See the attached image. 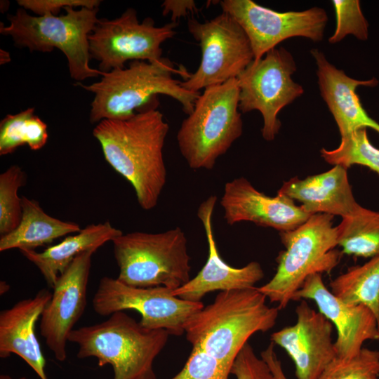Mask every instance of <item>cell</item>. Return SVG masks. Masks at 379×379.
<instances>
[{
    "label": "cell",
    "instance_id": "836d02e7",
    "mask_svg": "<svg viewBox=\"0 0 379 379\" xmlns=\"http://www.w3.org/2000/svg\"><path fill=\"white\" fill-rule=\"evenodd\" d=\"M163 15L171 14V22L197 11L196 3L192 0H166L161 4Z\"/></svg>",
    "mask_w": 379,
    "mask_h": 379
},
{
    "label": "cell",
    "instance_id": "7a4b0ae2",
    "mask_svg": "<svg viewBox=\"0 0 379 379\" xmlns=\"http://www.w3.org/2000/svg\"><path fill=\"white\" fill-rule=\"evenodd\" d=\"M266 299L255 286L219 292L211 304L188 318L187 340L231 370L248 338L276 324L279 310L269 307Z\"/></svg>",
    "mask_w": 379,
    "mask_h": 379
},
{
    "label": "cell",
    "instance_id": "d6986e66",
    "mask_svg": "<svg viewBox=\"0 0 379 379\" xmlns=\"http://www.w3.org/2000/svg\"><path fill=\"white\" fill-rule=\"evenodd\" d=\"M316 62L318 84L321 97L332 114L340 136L361 128H371L379 133V124L366 112L356 89L360 86L374 87L378 80H357L328 62L318 49L311 50Z\"/></svg>",
    "mask_w": 379,
    "mask_h": 379
},
{
    "label": "cell",
    "instance_id": "cb8c5ba5",
    "mask_svg": "<svg viewBox=\"0 0 379 379\" xmlns=\"http://www.w3.org/2000/svg\"><path fill=\"white\" fill-rule=\"evenodd\" d=\"M331 292L351 305H364L374 314L379 327V255L349 268L329 284Z\"/></svg>",
    "mask_w": 379,
    "mask_h": 379
},
{
    "label": "cell",
    "instance_id": "7402d4cb",
    "mask_svg": "<svg viewBox=\"0 0 379 379\" xmlns=\"http://www.w3.org/2000/svg\"><path fill=\"white\" fill-rule=\"evenodd\" d=\"M121 234V230L109 222L91 224L42 252L35 250L20 251L39 269L48 286L53 288L58 277L79 255L88 250L97 251Z\"/></svg>",
    "mask_w": 379,
    "mask_h": 379
},
{
    "label": "cell",
    "instance_id": "d590c367",
    "mask_svg": "<svg viewBox=\"0 0 379 379\" xmlns=\"http://www.w3.org/2000/svg\"><path fill=\"white\" fill-rule=\"evenodd\" d=\"M1 65L8 62L11 60L9 53L7 51L1 49Z\"/></svg>",
    "mask_w": 379,
    "mask_h": 379
},
{
    "label": "cell",
    "instance_id": "83f0119b",
    "mask_svg": "<svg viewBox=\"0 0 379 379\" xmlns=\"http://www.w3.org/2000/svg\"><path fill=\"white\" fill-rule=\"evenodd\" d=\"M25 172L12 165L0 175V235H6L19 225L22 216L19 189L26 184Z\"/></svg>",
    "mask_w": 379,
    "mask_h": 379
},
{
    "label": "cell",
    "instance_id": "d4e9b609",
    "mask_svg": "<svg viewBox=\"0 0 379 379\" xmlns=\"http://www.w3.org/2000/svg\"><path fill=\"white\" fill-rule=\"evenodd\" d=\"M336 227L343 254L371 258L379 255V212L361 206Z\"/></svg>",
    "mask_w": 379,
    "mask_h": 379
},
{
    "label": "cell",
    "instance_id": "44dd1931",
    "mask_svg": "<svg viewBox=\"0 0 379 379\" xmlns=\"http://www.w3.org/2000/svg\"><path fill=\"white\" fill-rule=\"evenodd\" d=\"M346 168L335 165L331 169L284 182L277 194L297 200L302 209L311 215L326 213L347 217L361 206L355 200Z\"/></svg>",
    "mask_w": 379,
    "mask_h": 379
},
{
    "label": "cell",
    "instance_id": "4fadbf2b",
    "mask_svg": "<svg viewBox=\"0 0 379 379\" xmlns=\"http://www.w3.org/2000/svg\"><path fill=\"white\" fill-rule=\"evenodd\" d=\"M222 12L230 14L241 25L250 41L254 60L283 41L304 37L314 42L323 39L328 21L324 9L312 7L302 11L278 12L252 0L219 1Z\"/></svg>",
    "mask_w": 379,
    "mask_h": 379
},
{
    "label": "cell",
    "instance_id": "52a82bcc",
    "mask_svg": "<svg viewBox=\"0 0 379 379\" xmlns=\"http://www.w3.org/2000/svg\"><path fill=\"white\" fill-rule=\"evenodd\" d=\"M99 8L67 7L60 15H32L18 8L7 16L9 25L1 23L0 33L10 36L15 44L30 51H61L68 62L70 77L77 82L102 75L90 67L88 36L98 20Z\"/></svg>",
    "mask_w": 379,
    "mask_h": 379
},
{
    "label": "cell",
    "instance_id": "4316f807",
    "mask_svg": "<svg viewBox=\"0 0 379 379\" xmlns=\"http://www.w3.org/2000/svg\"><path fill=\"white\" fill-rule=\"evenodd\" d=\"M321 157L328 164L346 168L352 165L366 166L379 174V149L369 141L366 128H359L342 137L334 149L322 148Z\"/></svg>",
    "mask_w": 379,
    "mask_h": 379
},
{
    "label": "cell",
    "instance_id": "3957f363",
    "mask_svg": "<svg viewBox=\"0 0 379 379\" xmlns=\"http://www.w3.org/2000/svg\"><path fill=\"white\" fill-rule=\"evenodd\" d=\"M185 70L174 68L163 58L159 61H131L128 67L103 72L101 79L90 85L77 82L76 86L94 94L91 104L90 121L124 119L157 100V95H168L177 100L189 115L199 93L183 88L173 74L185 75Z\"/></svg>",
    "mask_w": 379,
    "mask_h": 379
},
{
    "label": "cell",
    "instance_id": "ac0fdd59",
    "mask_svg": "<svg viewBox=\"0 0 379 379\" xmlns=\"http://www.w3.org/2000/svg\"><path fill=\"white\" fill-rule=\"evenodd\" d=\"M216 201L215 196H210L198 208L197 216L205 230L208 255L206 262L195 277L172 291L173 295L182 300L201 302L210 292L252 288L264 277L263 270L258 262H250L237 268L230 266L221 258L212 223Z\"/></svg>",
    "mask_w": 379,
    "mask_h": 379
},
{
    "label": "cell",
    "instance_id": "30bf717a",
    "mask_svg": "<svg viewBox=\"0 0 379 379\" xmlns=\"http://www.w3.org/2000/svg\"><path fill=\"white\" fill-rule=\"evenodd\" d=\"M187 28L201 50L197 69L180 81L187 91L199 93L203 88L237 78L254 60L248 36L227 13L204 22L189 19Z\"/></svg>",
    "mask_w": 379,
    "mask_h": 379
},
{
    "label": "cell",
    "instance_id": "8d00e7d4",
    "mask_svg": "<svg viewBox=\"0 0 379 379\" xmlns=\"http://www.w3.org/2000/svg\"><path fill=\"white\" fill-rule=\"evenodd\" d=\"M9 290V285L4 281H1L0 283V291L1 294H4Z\"/></svg>",
    "mask_w": 379,
    "mask_h": 379
},
{
    "label": "cell",
    "instance_id": "4dcf8cb0",
    "mask_svg": "<svg viewBox=\"0 0 379 379\" xmlns=\"http://www.w3.org/2000/svg\"><path fill=\"white\" fill-rule=\"evenodd\" d=\"M230 374L218 360L193 347L182 370L171 379H229Z\"/></svg>",
    "mask_w": 379,
    "mask_h": 379
},
{
    "label": "cell",
    "instance_id": "e575fe53",
    "mask_svg": "<svg viewBox=\"0 0 379 379\" xmlns=\"http://www.w3.org/2000/svg\"><path fill=\"white\" fill-rule=\"evenodd\" d=\"M260 357L269 366L276 379H288L283 371L281 363L274 351V344L271 342L267 348L261 352Z\"/></svg>",
    "mask_w": 379,
    "mask_h": 379
},
{
    "label": "cell",
    "instance_id": "f1b7e54d",
    "mask_svg": "<svg viewBox=\"0 0 379 379\" xmlns=\"http://www.w3.org/2000/svg\"><path fill=\"white\" fill-rule=\"evenodd\" d=\"M379 351L363 347L350 359L336 357L319 379H379Z\"/></svg>",
    "mask_w": 379,
    "mask_h": 379
},
{
    "label": "cell",
    "instance_id": "6da1fadb",
    "mask_svg": "<svg viewBox=\"0 0 379 379\" xmlns=\"http://www.w3.org/2000/svg\"><path fill=\"white\" fill-rule=\"evenodd\" d=\"M156 100L124 119H103L93 130L106 161L133 186L146 211L154 208L166 182L163 149L169 130Z\"/></svg>",
    "mask_w": 379,
    "mask_h": 379
},
{
    "label": "cell",
    "instance_id": "9c48e42d",
    "mask_svg": "<svg viewBox=\"0 0 379 379\" xmlns=\"http://www.w3.org/2000/svg\"><path fill=\"white\" fill-rule=\"evenodd\" d=\"M296 70L292 54L280 47L269 51L258 60H253L237 77L239 111L260 112L262 135L267 141L273 140L279 133L280 111L304 93L302 86L292 79Z\"/></svg>",
    "mask_w": 379,
    "mask_h": 379
},
{
    "label": "cell",
    "instance_id": "74e56055",
    "mask_svg": "<svg viewBox=\"0 0 379 379\" xmlns=\"http://www.w3.org/2000/svg\"><path fill=\"white\" fill-rule=\"evenodd\" d=\"M0 379H13L12 378L10 375H5V374H3V375H0ZM18 379H28L26 377H21L20 378H18Z\"/></svg>",
    "mask_w": 379,
    "mask_h": 379
},
{
    "label": "cell",
    "instance_id": "d6a6232c",
    "mask_svg": "<svg viewBox=\"0 0 379 379\" xmlns=\"http://www.w3.org/2000/svg\"><path fill=\"white\" fill-rule=\"evenodd\" d=\"M98 0H18V4L25 10H30L36 15H58L62 8L67 7L93 9L99 8Z\"/></svg>",
    "mask_w": 379,
    "mask_h": 379
},
{
    "label": "cell",
    "instance_id": "277c9868",
    "mask_svg": "<svg viewBox=\"0 0 379 379\" xmlns=\"http://www.w3.org/2000/svg\"><path fill=\"white\" fill-rule=\"evenodd\" d=\"M169 335L119 311L101 323L73 329L68 340L77 344L78 358L94 357L99 366L110 365L114 379H157L153 364Z\"/></svg>",
    "mask_w": 379,
    "mask_h": 379
},
{
    "label": "cell",
    "instance_id": "ffe728a7",
    "mask_svg": "<svg viewBox=\"0 0 379 379\" xmlns=\"http://www.w3.org/2000/svg\"><path fill=\"white\" fill-rule=\"evenodd\" d=\"M52 293L40 290L34 297L16 302L0 312V357L15 354L23 359L40 379H48L46 360L35 334V324Z\"/></svg>",
    "mask_w": 379,
    "mask_h": 379
},
{
    "label": "cell",
    "instance_id": "5b68a950",
    "mask_svg": "<svg viewBox=\"0 0 379 379\" xmlns=\"http://www.w3.org/2000/svg\"><path fill=\"white\" fill-rule=\"evenodd\" d=\"M333 215H311L298 227L279 232L285 249L277 258L274 277L257 289L279 310L287 307L305 279L313 274L330 273L340 262L343 253L338 246Z\"/></svg>",
    "mask_w": 379,
    "mask_h": 379
},
{
    "label": "cell",
    "instance_id": "603a6c76",
    "mask_svg": "<svg viewBox=\"0 0 379 379\" xmlns=\"http://www.w3.org/2000/svg\"><path fill=\"white\" fill-rule=\"evenodd\" d=\"M22 216L19 225L0 238V251L18 248L35 250L55 239L81 229L74 222L62 221L47 214L34 199L22 197Z\"/></svg>",
    "mask_w": 379,
    "mask_h": 379
},
{
    "label": "cell",
    "instance_id": "ba28073f",
    "mask_svg": "<svg viewBox=\"0 0 379 379\" xmlns=\"http://www.w3.org/2000/svg\"><path fill=\"white\" fill-rule=\"evenodd\" d=\"M117 279L138 288L165 286L173 291L190 279V257L181 228L159 233L133 232L112 241Z\"/></svg>",
    "mask_w": 379,
    "mask_h": 379
},
{
    "label": "cell",
    "instance_id": "1f68e13d",
    "mask_svg": "<svg viewBox=\"0 0 379 379\" xmlns=\"http://www.w3.org/2000/svg\"><path fill=\"white\" fill-rule=\"evenodd\" d=\"M237 379H276L269 366L258 358L253 347L246 343L240 350L230 370Z\"/></svg>",
    "mask_w": 379,
    "mask_h": 379
},
{
    "label": "cell",
    "instance_id": "8fae6325",
    "mask_svg": "<svg viewBox=\"0 0 379 379\" xmlns=\"http://www.w3.org/2000/svg\"><path fill=\"white\" fill-rule=\"evenodd\" d=\"M177 26L170 22L157 27L151 18L140 22L133 8L114 19H98L88 36L91 58L99 61L102 72L123 69L128 60L159 61L161 44L173 37Z\"/></svg>",
    "mask_w": 379,
    "mask_h": 379
},
{
    "label": "cell",
    "instance_id": "9a60e30c",
    "mask_svg": "<svg viewBox=\"0 0 379 379\" xmlns=\"http://www.w3.org/2000/svg\"><path fill=\"white\" fill-rule=\"evenodd\" d=\"M295 324L271 335L294 362L298 379H319L337 357L333 341V324L302 300L295 308Z\"/></svg>",
    "mask_w": 379,
    "mask_h": 379
},
{
    "label": "cell",
    "instance_id": "8992f818",
    "mask_svg": "<svg viewBox=\"0 0 379 379\" xmlns=\"http://www.w3.org/2000/svg\"><path fill=\"white\" fill-rule=\"evenodd\" d=\"M237 78L205 88L178 131L180 152L192 169L211 170L241 135Z\"/></svg>",
    "mask_w": 379,
    "mask_h": 379
},
{
    "label": "cell",
    "instance_id": "484cf974",
    "mask_svg": "<svg viewBox=\"0 0 379 379\" xmlns=\"http://www.w3.org/2000/svg\"><path fill=\"white\" fill-rule=\"evenodd\" d=\"M48 138L47 125L34 114V108L7 114L0 122V155L12 154L25 145L39 150Z\"/></svg>",
    "mask_w": 379,
    "mask_h": 379
},
{
    "label": "cell",
    "instance_id": "7c38bea8",
    "mask_svg": "<svg viewBox=\"0 0 379 379\" xmlns=\"http://www.w3.org/2000/svg\"><path fill=\"white\" fill-rule=\"evenodd\" d=\"M165 286L138 288L126 285L117 279L104 277L92 300L94 311L100 316L133 310L141 315L140 324L148 329H164L169 335L185 333L188 318L204 307L201 302L182 300Z\"/></svg>",
    "mask_w": 379,
    "mask_h": 379
},
{
    "label": "cell",
    "instance_id": "2e32d148",
    "mask_svg": "<svg viewBox=\"0 0 379 379\" xmlns=\"http://www.w3.org/2000/svg\"><path fill=\"white\" fill-rule=\"evenodd\" d=\"M310 299L319 312L336 328L334 343L337 357L350 359L363 348L366 340H379V327L373 313L364 305L346 303L324 285L321 274L309 276L292 300Z\"/></svg>",
    "mask_w": 379,
    "mask_h": 379
},
{
    "label": "cell",
    "instance_id": "5bb4252c",
    "mask_svg": "<svg viewBox=\"0 0 379 379\" xmlns=\"http://www.w3.org/2000/svg\"><path fill=\"white\" fill-rule=\"evenodd\" d=\"M95 250L79 255L58 277L40 321V333L59 361L67 359V343L87 303V288Z\"/></svg>",
    "mask_w": 379,
    "mask_h": 379
},
{
    "label": "cell",
    "instance_id": "f546056e",
    "mask_svg": "<svg viewBox=\"0 0 379 379\" xmlns=\"http://www.w3.org/2000/svg\"><path fill=\"white\" fill-rule=\"evenodd\" d=\"M335 14L336 25L330 44L342 41L352 34L359 40H366L368 36V23L366 20L358 0H333L331 1Z\"/></svg>",
    "mask_w": 379,
    "mask_h": 379
},
{
    "label": "cell",
    "instance_id": "e0dca14e",
    "mask_svg": "<svg viewBox=\"0 0 379 379\" xmlns=\"http://www.w3.org/2000/svg\"><path fill=\"white\" fill-rule=\"evenodd\" d=\"M220 205L230 225L248 221L279 232L298 227L312 215L286 196L270 197L258 191L243 177L225 184Z\"/></svg>",
    "mask_w": 379,
    "mask_h": 379
}]
</instances>
